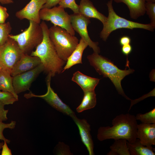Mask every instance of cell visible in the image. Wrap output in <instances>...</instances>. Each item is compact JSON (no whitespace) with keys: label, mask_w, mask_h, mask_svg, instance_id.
Instances as JSON below:
<instances>
[{"label":"cell","mask_w":155,"mask_h":155,"mask_svg":"<svg viewBox=\"0 0 155 155\" xmlns=\"http://www.w3.org/2000/svg\"><path fill=\"white\" fill-rule=\"evenodd\" d=\"M80 104L76 108L78 113L94 108L96 104V95L94 90L84 92Z\"/></svg>","instance_id":"22"},{"label":"cell","mask_w":155,"mask_h":155,"mask_svg":"<svg viewBox=\"0 0 155 155\" xmlns=\"http://www.w3.org/2000/svg\"><path fill=\"white\" fill-rule=\"evenodd\" d=\"M0 121V140L5 141L7 144H9L10 141L6 139L3 135L4 130L6 128L10 129H14L16 126V122L15 121H11L10 123H4Z\"/></svg>","instance_id":"28"},{"label":"cell","mask_w":155,"mask_h":155,"mask_svg":"<svg viewBox=\"0 0 155 155\" xmlns=\"http://www.w3.org/2000/svg\"><path fill=\"white\" fill-rule=\"evenodd\" d=\"M88 46L87 44L81 38L77 47L66 61V64L63 68L62 73L74 65L82 64V57L84 50Z\"/></svg>","instance_id":"19"},{"label":"cell","mask_w":155,"mask_h":155,"mask_svg":"<svg viewBox=\"0 0 155 155\" xmlns=\"http://www.w3.org/2000/svg\"><path fill=\"white\" fill-rule=\"evenodd\" d=\"M131 42V38L127 36H124L121 37L119 40V44L121 46L130 44Z\"/></svg>","instance_id":"35"},{"label":"cell","mask_w":155,"mask_h":155,"mask_svg":"<svg viewBox=\"0 0 155 155\" xmlns=\"http://www.w3.org/2000/svg\"><path fill=\"white\" fill-rule=\"evenodd\" d=\"M7 143L5 141H3V144L2 147L1 152V155H11L12 153L11 150L9 148Z\"/></svg>","instance_id":"33"},{"label":"cell","mask_w":155,"mask_h":155,"mask_svg":"<svg viewBox=\"0 0 155 155\" xmlns=\"http://www.w3.org/2000/svg\"><path fill=\"white\" fill-rule=\"evenodd\" d=\"M23 53L17 43L9 37L6 42L0 46V67L10 71Z\"/></svg>","instance_id":"8"},{"label":"cell","mask_w":155,"mask_h":155,"mask_svg":"<svg viewBox=\"0 0 155 155\" xmlns=\"http://www.w3.org/2000/svg\"><path fill=\"white\" fill-rule=\"evenodd\" d=\"M18 100L11 93L0 90V101L5 105L13 104Z\"/></svg>","instance_id":"26"},{"label":"cell","mask_w":155,"mask_h":155,"mask_svg":"<svg viewBox=\"0 0 155 155\" xmlns=\"http://www.w3.org/2000/svg\"><path fill=\"white\" fill-rule=\"evenodd\" d=\"M136 120L140 121L142 123H155V108L145 114L139 113L135 116Z\"/></svg>","instance_id":"25"},{"label":"cell","mask_w":155,"mask_h":155,"mask_svg":"<svg viewBox=\"0 0 155 155\" xmlns=\"http://www.w3.org/2000/svg\"><path fill=\"white\" fill-rule=\"evenodd\" d=\"M5 105L0 101V121H3L7 119V115L8 112V110L4 108Z\"/></svg>","instance_id":"31"},{"label":"cell","mask_w":155,"mask_h":155,"mask_svg":"<svg viewBox=\"0 0 155 155\" xmlns=\"http://www.w3.org/2000/svg\"><path fill=\"white\" fill-rule=\"evenodd\" d=\"M13 77L10 71L1 69L0 71V90L9 92L18 99L13 84Z\"/></svg>","instance_id":"21"},{"label":"cell","mask_w":155,"mask_h":155,"mask_svg":"<svg viewBox=\"0 0 155 155\" xmlns=\"http://www.w3.org/2000/svg\"><path fill=\"white\" fill-rule=\"evenodd\" d=\"M79 5L80 13L89 18L97 19L103 25L106 22L107 17L99 12L90 0H81Z\"/></svg>","instance_id":"16"},{"label":"cell","mask_w":155,"mask_h":155,"mask_svg":"<svg viewBox=\"0 0 155 155\" xmlns=\"http://www.w3.org/2000/svg\"><path fill=\"white\" fill-rule=\"evenodd\" d=\"M49 36L59 57L66 61L75 50L79 40L65 29L53 25L49 29Z\"/></svg>","instance_id":"4"},{"label":"cell","mask_w":155,"mask_h":155,"mask_svg":"<svg viewBox=\"0 0 155 155\" xmlns=\"http://www.w3.org/2000/svg\"><path fill=\"white\" fill-rule=\"evenodd\" d=\"M12 28L9 22L0 24V46L7 41Z\"/></svg>","instance_id":"24"},{"label":"cell","mask_w":155,"mask_h":155,"mask_svg":"<svg viewBox=\"0 0 155 155\" xmlns=\"http://www.w3.org/2000/svg\"><path fill=\"white\" fill-rule=\"evenodd\" d=\"M9 37L17 42L23 53L28 54L41 42L43 34L40 24L29 21V26L22 32Z\"/></svg>","instance_id":"6"},{"label":"cell","mask_w":155,"mask_h":155,"mask_svg":"<svg viewBox=\"0 0 155 155\" xmlns=\"http://www.w3.org/2000/svg\"><path fill=\"white\" fill-rule=\"evenodd\" d=\"M52 77L51 74H48L46 78L47 91L45 94L37 95L30 91L25 94L24 97L27 99L34 97L43 99L54 108L72 118L75 115L74 113L68 106L62 101L51 87V81Z\"/></svg>","instance_id":"9"},{"label":"cell","mask_w":155,"mask_h":155,"mask_svg":"<svg viewBox=\"0 0 155 155\" xmlns=\"http://www.w3.org/2000/svg\"><path fill=\"white\" fill-rule=\"evenodd\" d=\"M71 80L78 84L84 92L94 90L100 79L88 76L78 71L73 73Z\"/></svg>","instance_id":"17"},{"label":"cell","mask_w":155,"mask_h":155,"mask_svg":"<svg viewBox=\"0 0 155 155\" xmlns=\"http://www.w3.org/2000/svg\"><path fill=\"white\" fill-rule=\"evenodd\" d=\"M61 0H47L42 8H50L56 6L59 4Z\"/></svg>","instance_id":"32"},{"label":"cell","mask_w":155,"mask_h":155,"mask_svg":"<svg viewBox=\"0 0 155 155\" xmlns=\"http://www.w3.org/2000/svg\"><path fill=\"white\" fill-rule=\"evenodd\" d=\"M113 0H110L106 4L108 15L106 22L103 25V28L100 34V36L103 40L106 41L112 32L119 29L132 30L140 28L154 31L155 28L150 24H144L135 22L119 16L113 9Z\"/></svg>","instance_id":"5"},{"label":"cell","mask_w":155,"mask_h":155,"mask_svg":"<svg viewBox=\"0 0 155 155\" xmlns=\"http://www.w3.org/2000/svg\"><path fill=\"white\" fill-rule=\"evenodd\" d=\"M112 124L111 126L98 129L97 137L99 140L123 139L131 143L137 139L138 124L134 115L129 113L118 115L113 119Z\"/></svg>","instance_id":"1"},{"label":"cell","mask_w":155,"mask_h":155,"mask_svg":"<svg viewBox=\"0 0 155 155\" xmlns=\"http://www.w3.org/2000/svg\"><path fill=\"white\" fill-rule=\"evenodd\" d=\"M146 2H151L155 3V0H145Z\"/></svg>","instance_id":"39"},{"label":"cell","mask_w":155,"mask_h":155,"mask_svg":"<svg viewBox=\"0 0 155 155\" xmlns=\"http://www.w3.org/2000/svg\"><path fill=\"white\" fill-rule=\"evenodd\" d=\"M127 145L130 155H155L154 148L143 145L138 139L131 143L127 141Z\"/></svg>","instance_id":"20"},{"label":"cell","mask_w":155,"mask_h":155,"mask_svg":"<svg viewBox=\"0 0 155 155\" xmlns=\"http://www.w3.org/2000/svg\"><path fill=\"white\" fill-rule=\"evenodd\" d=\"M1 68L0 67V71L1 70Z\"/></svg>","instance_id":"40"},{"label":"cell","mask_w":155,"mask_h":155,"mask_svg":"<svg viewBox=\"0 0 155 155\" xmlns=\"http://www.w3.org/2000/svg\"><path fill=\"white\" fill-rule=\"evenodd\" d=\"M132 50V46L130 44L122 46L121 48L122 53L127 56L131 53Z\"/></svg>","instance_id":"34"},{"label":"cell","mask_w":155,"mask_h":155,"mask_svg":"<svg viewBox=\"0 0 155 155\" xmlns=\"http://www.w3.org/2000/svg\"><path fill=\"white\" fill-rule=\"evenodd\" d=\"M79 130L82 141L86 146L90 155L94 154V145L90 134V124L85 119H80L75 115L72 118Z\"/></svg>","instance_id":"14"},{"label":"cell","mask_w":155,"mask_h":155,"mask_svg":"<svg viewBox=\"0 0 155 155\" xmlns=\"http://www.w3.org/2000/svg\"><path fill=\"white\" fill-rule=\"evenodd\" d=\"M87 58L90 65L100 75L110 79L119 94L126 99L131 100L125 94L121 82L125 76L133 72V69H120L110 60L94 52L88 55Z\"/></svg>","instance_id":"3"},{"label":"cell","mask_w":155,"mask_h":155,"mask_svg":"<svg viewBox=\"0 0 155 155\" xmlns=\"http://www.w3.org/2000/svg\"><path fill=\"white\" fill-rule=\"evenodd\" d=\"M40 25L43 34L41 42L36 47L30 55L38 57L44 66L45 72L54 77L56 74L62 73L66 61L58 55L49 36V28L43 21Z\"/></svg>","instance_id":"2"},{"label":"cell","mask_w":155,"mask_h":155,"mask_svg":"<svg viewBox=\"0 0 155 155\" xmlns=\"http://www.w3.org/2000/svg\"><path fill=\"white\" fill-rule=\"evenodd\" d=\"M59 4L64 9H71L74 13H79V5L76 4L75 0H61Z\"/></svg>","instance_id":"29"},{"label":"cell","mask_w":155,"mask_h":155,"mask_svg":"<svg viewBox=\"0 0 155 155\" xmlns=\"http://www.w3.org/2000/svg\"><path fill=\"white\" fill-rule=\"evenodd\" d=\"M9 14L7 12V9L0 5V24L5 23L6 19L9 17Z\"/></svg>","instance_id":"30"},{"label":"cell","mask_w":155,"mask_h":155,"mask_svg":"<svg viewBox=\"0 0 155 155\" xmlns=\"http://www.w3.org/2000/svg\"><path fill=\"white\" fill-rule=\"evenodd\" d=\"M137 138L145 146L155 145V123L138 124Z\"/></svg>","instance_id":"15"},{"label":"cell","mask_w":155,"mask_h":155,"mask_svg":"<svg viewBox=\"0 0 155 155\" xmlns=\"http://www.w3.org/2000/svg\"><path fill=\"white\" fill-rule=\"evenodd\" d=\"M107 155H130L127 145V141L123 139L115 140L110 146Z\"/></svg>","instance_id":"23"},{"label":"cell","mask_w":155,"mask_h":155,"mask_svg":"<svg viewBox=\"0 0 155 155\" xmlns=\"http://www.w3.org/2000/svg\"><path fill=\"white\" fill-rule=\"evenodd\" d=\"M146 12L148 15L150 20V23L155 27V3L146 2L145 4Z\"/></svg>","instance_id":"27"},{"label":"cell","mask_w":155,"mask_h":155,"mask_svg":"<svg viewBox=\"0 0 155 155\" xmlns=\"http://www.w3.org/2000/svg\"><path fill=\"white\" fill-rule=\"evenodd\" d=\"M40 19L43 21H50L54 25L65 29L70 34L75 35V31L71 23L70 15L62 6L59 5L50 8H43L39 13Z\"/></svg>","instance_id":"7"},{"label":"cell","mask_w":155,"mask_h":155,"mask_svg":"<svg viewBox=\"0 0 155 155\" xmlns=\"http://www.w3.org/2000/svg\"><path fill=\"white\" fill-rule=\"evenodd\" d=\"M41 63L37 57L23 53L20 60L11 71V74L14 76L19 74L32 70Z\"/></svg>","instance_id":"13"},{"label":"cell","mask_w":155,"mask_h":155,"mask_svg":"<svg viewBox=\"0 0 155 155\" xmlns=\"http://www.w3.org/2000/svg\"><path fill=\"white\" fill-rule=\"evenodd\" d=\"M42 63L34 68L13 77V86L17 94L29 90L33 82L44 71Z\"/></svg>","instance_id":"11"},{"label":"cell","mask_w":155,"mask_h":155,"mask_svg":"<svg viewBox=\"0 0 155 155\" xmlns=\"http://www.w3.org/2000/svg\"><path fill=\"white\" fill-rule=\"evenodd\" d=\"M155 96V94H154V92L152 91V92H150V93L147 94H146L144 96H143L142 97V98H139L137 99H136L134 100H131V104L130 105V107H129V110L128 111H129L130 110V109H131V107L132 106L135 104H136L138 102H139V101L140 100H142L143 99V98H145L149 96Z\"/></svg>","instance_id":"36"},{"label":"cell","mask_w":155,"mask_h":155,"mask_svg":"<svg viewBox=\"0 0 155 155\" xmlns=\"http://www.w3.org/2000/svg\"><path fill=\"white\" fill-rule=\"evenodd\" d=\"M0 2L2 4H9L13 3V0H0Z\"/></svg>","instance_id":"37"},{"label":"cell","mask_w":155,"mask_h":155,"mask_svg":"<svg viewBox=\"0 0 155 155\" xmlns=\"http://www.w3.org/2000/svg\"><path fill=\"white\" fill-rule=\"evenodd\" d=\"M3 142H1L0 140V155L1 154V150L2 148V147L3 144Z\"/></svg>","instance_id":"38"},{"label":"cell","mask_w":155,"mask_h":155,"mask_svg":"<svg viewBox=\"0 0 155 155\" xmlns=\"http://www.w3.org/2000/svg\"><path fill=\"white\" fill-rule=\"evenodd\" d=\"M70 16L71 25L75 31L78 33L81 38L93 49L94 52L99 54L100 51L98 42L93 41L88 34L87 27L91 22L90 18L80 13H74Z\"/></svg>","instance_id":"10"},{"label":"cell","mask_w":155,"mask_h":155,"mask_svg":"<svg viewBox=\"0 0 155 155\" xmlns=\"http://www.w3.org/2000/svg\"><path fill=\"white\" fill-rule=\"evenodd\" d=\"M46 0H31L23 8L17 11L15 16L20 20L27 19L40 24V12Z\"/></svg>","instance_id":"12"},{"label":"cell","mask_w":155,"mask_h":155,"mask_svg":"<svg viewBox=\"0 0 155 155\" xmlns=\"http://www.w3.org/2000/svg\"><path fill=\"white\" fill-rule=\"evenodd\" d=\"M117 3H123L128 7L131 18L136 19L146 12L145 0H113Z\"/></svg>","instance_id":"18"}]
</instances>
